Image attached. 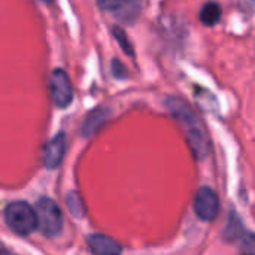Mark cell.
Returning a JSON list of instances; mask_svg holds the SVG:
<instances>
[{
    "instance_id": "1",
    "label": "cell",
    "mask_w": 255,
    "mask_h": 255,
    "mask_svg": "<svg viewBox=\"0 0 255 255\" xmlns=\"http://www.w3.org/2000/svg\"><path fill=\"white\" fill-rule=\"evenodd\" d=\"M166 105H167L170 114L176 118V121L185 130L188 143H190L196 158L203 160L208 155V139H206L202 127L199 126V121L194 117V114L190 111V108L187 105H184L178 99H169Z\"/></svg>"
},
{
    "instance_id": "2",
    "label": "cell",
    "mask_w": 255,
    "mask_h": 255,
    "mask_svg": "<svg viewBox=\"0 0 255 255\" xmlns=\"http://www.w3.org/2000/svg\"><path fill=\"white\" fill-rule=\"evenodd\" d=\"M4 221L7 227L19 236L30 235L37 227L36 211L24 202H13L4 211Z\"/></svg>"
},
{
    "instance_id": "3",
    "label": "cell",
    "mask_w": 255,
    "mask_h": 255,
    "mask_svg": "<svg viewBox=\"0 0 255 255\" xmlns=\"http://www.w3.org/2000/svg\"><path fill=\"white\" fill-rule=\"evenodd\" d=\"M36 218L40 233L46 238H55L63 229V215L58 205L48 197H42L36 203Z\"/></svg>"
},
{
    "instance_id": "4",
    "label": "cell",
    "mask_w": 255,
    "mask_h": 255,
    "mask_svg": "<svg viewBox=\"0 0 255 255\" xmlns=\"http://www.w3.org/2000/svg\"><path fill=\"white\" fill-rule=\"evenodd\" d=\"M194 211L202 221H214L220 212V200L217 193L209 187L199 188L194 197Z\"/></svg>"
},
{
    "instance_id": "5",
    "label": "cell",
    "mask_w": 255,
    "mask_h": 255,
    "mask_svg": "<svg viewBox=\"0 0 255 255\" xmlns=\"http://www.w3.org/2000/svg\"><path fill=\"white\" fill-rule=\"evenodd\" d=\"M49 90H51L52 100L58 108H67L72 103L73 90H72L70 79L64 70L57 69L52 72L49 79Z\"/></svg>"
},
{
    "instance_id": "6",
    "label": "cell",
    "mask_w": 255,
    "mask_h": 255,
    "mask_svg": "<svg viewBox=\"0 0 255 255\" xmlns=\"http://www.w3.org/2000/svg\"><path fill=\"white\" fill-rule=\"evenodd\" d=\"M100 7L114 12L123 21H131L139 13V0H97Z\"/></svg>"
},
{
    "instance_id": "7",
    "label": "cell",
    "mask_w": 255,
    "mask_h": 255,
    "mask_svg": "<svg viewBox=\"0 0 255 255\" xmlns=\"http://www.w3.org/2000/svg\"><path fill=\"white\" fill-rule=\"evenodd\" d=\"M66 146H67V140H66V134L64 133H58L48 145L45 149V164L48 169H55L60 166L64 154H66Z\"/></svg>"
},
{
    "instance_id": "8",
    "label": "cell",
    "mask_w": 255,
    "mask_h": 255,
    "mask_svg": "<svg viewBox=\"0 0 255 255\" xmlns=\"http://www.w3.org/2000/svg\"><path fill=\"white\" fill-rule=\"evenodd\" d=\"M88 245L93 253L99 255H115L121 253V247L117 241L105 235H93L88 238Z\"/></svg>"
},
{
    "instance_id": "9",
    "label": "cell",
    "mask_w": 255,
    "mask_h": 255,
    "mask_svg": "<svg viewBox=\"0 0 255 255\" xmlns=\"http://www.w3.org/2000/svg\"><path fill=\"white\" fill-rule=\"evenodd\" d=\"M109 117V109L106 108H99V109H94L84 121V127H82V133L90 137L93 136L94 133H97L100 130V127L106 123Z\"/></svg>"
},
{
    "instance_id": "10",
    "label": "cell",
    "mask_w": 255,
    "mask_h": 255,
    "mask_svg": "<svg viewBox=\"0 0 255 255\" xmlns=\"http://www.w3.org/2000/svg\"><path fill=\"white\" fill-rule=\"evenodd\" d=\"M221 18V7L215 1L206 3L200 10V19L205 25H215Z\"/></svg>"
},
{
    "instance_id": "11",
    "label": "cell",
    "mask_w": 255,
    "mask_h": 255,
    "mask_svg": "<svg viewBox=\"0 0 255 255\" xmlns=\"http://www.w3.org/2000/svg\"><path fill=\"white\" fill-rule=\"evenodd\" d=\"M66 203H67L69 212H70L75 218L81 220V218L85 215L84 202H82L81 196H79L76 191H72V193H69V194H67V197H66Z\"/></svg>"
},
{
    "instance_id": "12",
    "label": "cell",
    "mask_w": 255,
    "mask_h": 255,
    "mask_svg": "<svg viewBox=\"0 0 255 255\" xmlns=\"http://www.w3.org/2000/svg\"><path fill=\"white\" fill-rule=\"evenodd\" d=\"M114 34H115V37L118 39V43L121 45V48H123L128 55H133V46L127 42L126 33H124L120 27H115V28H114Z\"/></svg>"
},
{
    "instance_id": "13",
    "label": "cell",
    "mask_w": 255,
    "mask_h": 255,
    "mask_svg": "<svg viewBox=\"0 0 255 255\" xmlns=\"http://www.w3.org/2000/svg\"><path fill=\"white\" fill-rule=\"evenodd\" d=\"M112 72H114V75L117 78H126V75H127L126 67L118 60H114V63H112Z\"/></svg>"
},
{
    "instance_id": "14",
    "label": "cell",
    "mask_w": 255,
    "mask_h": 255,
    "mask_svg": "<svg viewBox=\"0 0 255 255\" xmlns=\"http://www.w3.org/2000/svg\"><path fill=\"white\" fill-rule=\"evenodd\" d=\"M3 253H7V250H6V248H4V247L0 244V254H3Z\"/></svg>"
},
{
    "instance_id": "15",
    "label": "cell",
    "mask_w": 255,
    "mask_h": 255,
    "mask_svg": "<svg viewBox=\"0 0 255 255\" xmlns=\"http://www.w3.org/2000/svg\"><path fill=\"white\" fill-rule=\"evenodd\" d=\"M42 1H51V0H42Z\"/></svg>"
}]
</instances>
